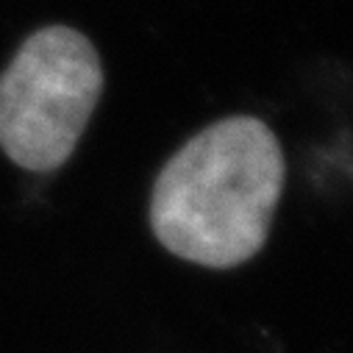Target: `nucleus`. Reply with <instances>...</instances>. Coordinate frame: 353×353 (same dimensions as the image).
I'll return each instance as SVG.
<instances>
[{
    "instance_id": "nucleus-1",
    "label": "nucleus",
    "mask_w": 353,
    "mask_h": 353,
    "mask_svg": "<svg viewBox=\"0 0 353 353\" xmlns=\"http://www.w3.org/2000/svg\"><path fill=\"white\" fill-rule=\"evenodd\" d=\"M284 187V156L256 117H228L175 153L156 179L150 228L179 259L239 268L268 242Z\"/></svg>"
},
{
    "instance_id": "nucleus-2",
    "label": "nucleus",
    "mask_w": 353,
    "mask_h": 353,
    "mask_svg": "<svg viewBox=\"0 0 353 353\" xmlns=\"http://www.w3.org/2000/svg\"><path fill=\"white\" fill-rule=\"evenodd\" d=\"M101 92L103 67L90 39L64 26L37 31L0 75V148L26 170L61 167Z\"/></svg>"
}]
</instances>
